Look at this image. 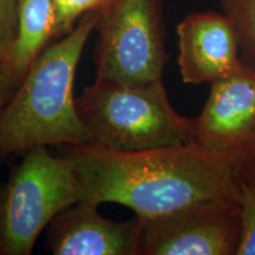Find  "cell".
<instances>
[{"instance_id": "obj_1", "label": "cell", "mask_w": 255, "mask_h": 255, "mask_svg": "<svg viewBox=\"0 0 255 255\" xmlns=\"http://www.w3.org/2000/svg\"><path fill=\"white\" fill-rule=\"evenodd\" d=\"M65 155L77 175L79 201L117 203L141 219L199 201L241 196L237 169L193 143L136 151L70 145Z\"/></svg>"}, {"instance_id": "obj_2", "label": "cell", "mask_w": 255, "mask_h": 255, "mask_svg": "<svg viewBox=\"0 0 255 255\" xmlns=\"http://www.w3.org/2000/svg\"><path fill=\"white\" fill-rule=\"evenodd\" d=\"M101 11L89 12L28 68L0 113V159L37 145L89 144L73 97L76 71Z\"/></svg>"}, {"instance_id": "obj_3", "label": "cell", "mask_w": 255, "mask_h": 255, "mask_svg": "<svg viewBox=\"0 0 255 255\" xmlns=\"http://www.w3.org/2000/svg\"><path fill=\"white\" fill-rule=\"evenodd\" d=\"M89 144L136 151L191 142L193 119L171 105L162 79L123 83L96 78L77 100Z\"/></svg>"}, {"instance_id": "obj_4", "label": "cell", "mask_w": 255, "mask_h": 255, "mask_svg": "<svg viewBox=\"0 0 255 255\" xmlns=\"http://www.w3.org/2000/svg\"><path fill=\"white\" fill-rule=\"evenodd\" d=\"M26 151L0 186V255H30L44 228L79 201L68 156H52L46 145Z\"/></svg>"}, {"instance_id": "obj_5", "label": "cell", "mask_w": 255, "mask_h": 255, "mask_svg": "<svg viewBox=\"0 0 255 255\" xmlns=\"http://www.w3.org/2000/svg\"><path fill=\"white\" fill-rule=\"evenodd\" d=\"M96 30V78L123 83L162 79L168 57L159 0H110Z\"/></svg>"}, {"instance_id": "obj_6", "label": "cell", "mask_w": 255, "mask_h": 255, "mask_svg": "<svg viewBox=\"0 0 255 255\" xmlns=\"http://www.w3.org/2000/svg\"><path fill=\"white\" fill-rule=\"evenodd\" d=\"M141 220L139 255H238L241 208L235 199L199 201Z\"/></svg>"}, {"instance_id": "obj_7", "label": "cell", "mask_w": 255, "mask_h": 255, "mask_svg": "<svg viewBox=\"0 0 255 255\" xmlns=\"http://www.w3.org/2000/svg\"><path fill=\"white\" fill-rule=\"evenodd\" d=\"M190 143L239 171L255 149V69L245 65L210 85L205 107L193 119Z\"/></svg>"}, {"instance_id": "obj_8", "label": "cell", "mask_w": 255, "mask_h": 255, "mask_svg": "<svg viewBox=\"0 0 255 255\" xmlns=\"http://www.w3.org/2000/svg\"><path fill=\"white\" fill-rule=\"evenodd\" d=\"M178 66L187 84H214L245 66L232 24L223 13L196 12L177 25Z\"/></svg>"}, {"instance_id": "obj_9", "label": "cell", "mask_w": 255, "mask_h": 255, "mask_svg": "<svg viewBox=\"0 0 255 255\" xmlns=\"http://www.w3.org/2000/svg\"><path fill=\"white\" fill-rule=\"evenodd\" d=\"M97 203L77 201L50 223L47 248L55 255H139L142 220L116 222Z\"/></svg>"}, {"instance_id": "obj_10", "label": "cell", "mask_w": 255, "mask_h": 255, "mask_svg": "<svg viewBox=\"0 0 255 255\" xmlns=\"http://www.w3.org/2000/svg\"><path fill=\"white\" fill-rule=\"evenodd\" d=\"M55 0H18V34L5 68L17 87L28 68L55 39Z\"/></svg>"}, {"instance_id": "obj_11", "label": "cell", "mask_w": 255, "mask_h": 255, "mask_svg": "<svg viewBox=\"0 0 255 255\" xmlns=\"http://www.w3.org/2000/svg\"><path fill=\"white\" fill-rule=\"evenodd\" d=\"M237 34L242 62L255 69V0H219Z\"/></svg>"}, {"instance_id": "obj_12", "label": "cell", "mask_w": 255, "mask_h": 255, "mask_svg": "<svg viewBox=\"0 0 255 255\" xmlns=\"http://www.w3.org/2000/svg\"><path fill=\"white\" fill-rule=\"evenodd\" d=\"M241 177V239L238 255H255V178Z\"/></svg>"}, {"instance_id": "obj_13", "label": "cell", "mask_w": 255, "mask_h": 255, "mask_svg": "<svg viewBox=\"0 0 255 255\" xmlns=\"http://www.w3.org/2000/svg\"><path fill=\"white\" fill-rule=\"evenodd\" d=\"M110 0H55L56 31L55 39L69 33L83 15L102 11Z\"/></svg>"}, {"instance_id": "obj_14", "label": "cell", "mask_w": 255, "mask_h": 255, "mask_svg": "<svg viewBox=\"0 0 255 255\" xmlns=\"http://www.w3.org/2000/svg\"><path fill=\"white\" fill-rule=\"evenodd\" d=\"M18 34V0H0V63L5 66Z\"/></svg>"}, {"instance_id": "obj_15", "label": "cell", "mask_w": 255, "mask_h": 255, "mask_svg": "<svg viewBox=\"0 0 255 255\" xmlns=\"http://www.w3.org/2000/svg\"><path fill=\"white\" fill-rule=\"evenodd\" d=\"M15 88H17V84L9 76L5 66L0 63V113L4 109L11 96L13 95Z\"/></svg>"}, {"instance_id": "obj_16", "label": "cell", "mask_w": 255, "mask_h": 255, "mask_svg": "<svg viewBox=\"0 0 255 255\" xmlns=\"http://www.w3.org/2000/svg\"><path fill=\"white\" fill-rule=\"evenodd\" d=\"M239 173L245 176L255 178V149L248 155V157L245 159L244 163L239 168Z\"/></svg>"}]
</instances>
